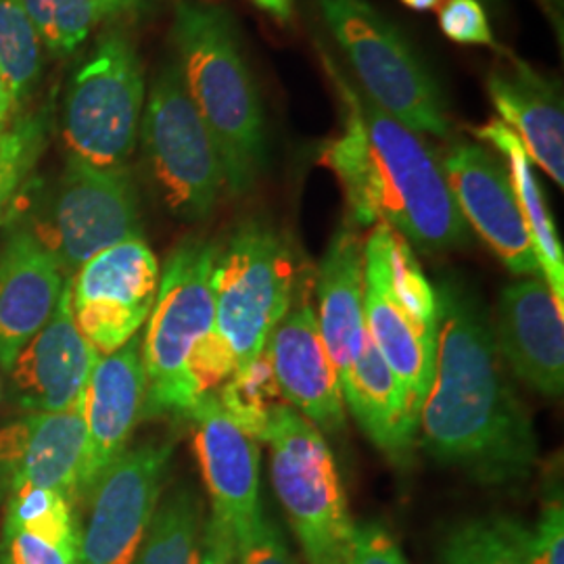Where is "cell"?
Returning a JSON list of instances; mask_svg holds the SVG:
<instances>
[{
	"mask_svg": "<svg viewBox=\"0 0 564 564\" xmlns=\"http://www.w3.org/2000/svg\"><path fill=\"white\" fill-rule=\"evenodd\" d=\"M172 458V442H147L102 470L84 498L80 564H132L162 500Z\"/></svg>",
	"mask_w": 564,
	"mask_h": 564,
	"instance_id": "obj_12",
	"label": "cell"
},
{
	"mask_svg": "<svg viewBox=\"0 0 564 564\" xmlns=\"http://www.w3.org/2000/svg\"><path fill=\"white\" fill-rule=\"evenodd\" d=\"M42 46L55 55L76 53L101 21L113 18L99 0H21Z\"/></svg>",
	"mask_w": 564,
	"mask_h": 564,
	"instance_id": "obj_30",
	"label": "cell"
},
{
	"mask_svg": "<svg viewBox=\"0 0 564 564\" xmlns=\"http://www.w3.org/2000/svg\"><path fill=\"white\" fill-rule=\"evenodd\" d=\"M0 247V368L9 372L21 347L53 316L65 276L39 239L9 216Z\"/></svg>",
	"mask_w": 564,
	"mask_h": 564,
	"instance_id": "obj_21",
	"label": "cell"
},
{
	"mask_svg": "<svg viewBox=\"0 0 564 564\" xmlns=\"http://www.w3.org/2000/svg\"><path fill=\"white\" fill-rule=\"evenodd\" d=\"M216 395L226 414L260 444L274 410L284 403L272 366L263 351L256 360L239 366Z\"/></svg>",
	"mask_w": 564,
	"mask_h": 564,
	"instance_id": "obj_29",
	"label": "cell"
},
{
	"mask_svg": "<svg viewBox=\"0 0 564 564\" xmlns=\"http://www.w3.org/2000/svg\"><path fill=\"white\" fill-rule=\"evenodd\" d=\"M351 564H408L402 547L381 523L358 524Z\"/></svg>",
	"mask_w": 564,
	"mask_h": 564,
	"instance_id": "obj_37",
	"label": "cell"
},
{
	"mask_svg": "<svg viewBox=\"0 0 564 564\" xmlns=\"http://www.w3.org/2000/svg\"><path fill=\"white\" fill-rule=\"evenodd\" d=\"M139 137L165 207L186 223L205 220L226 184L216 144L186 93L176 57L151 86Z\"/></svg>",
	"mask_w": 564,
	"mask_h": 564,
	"instance_id": "obj_11",
	"label": "cell"
},
{
	"mask_svg": "<svg viewBox=\"0 0 564 564\" xmlns=\"http://www.w3.org/2000/svg\"><path fill=\"white\" fill-rule=\"evenodd\" d=\"M216 242L186 239L165 260L142 339L144 416L188 419L197 405L186 379V364L193 349L216 328Z\"/></svg>",
	"mask_w": 564,
	"mask_h": 564,
	"instance_id": "obj_7",
	"label": "cell"
},
{
	"mask_svg": "<svg viewBox=\"0 0 564 564\" xmlns=\"http://www.w3.org/2000/svg\"><path fill=\"white\" fill-rule=\"evenodd\" d=\"M172 39L186 93L216 144L224 184L235 197L247 195L268 163V128L237 28L220 7L184 0Z\"/></svg>",
	"mask_w": 564,
	"mask_h": 564,
	"instance_id": "obj_3",
	"label": "cell"
},
{
	"mask_svg": "<svg viewBox=\"0 0 564 564\" xmlns=\"http://www.w3.org/2000/svg\"><path fill=\"white\" fill-rule=\"evenodd\" d=\"M312 291L314 281L303 286L289 312L272 328L263 354L284 403L295 408L321 433H339L345 429L341 383L321 337Z\"/></svg>",
	"mask_w": 564,
	"mask_h": 564,
	"instance_id": "obj_15",
	"label": "cell"
},
{
	"mask_svg": "<svg viewBox=\"0 0 564 564\" xmlns=\"http://www.w3.org/2000/svg\"><path fill=\"white\" fill-rule=\"evenodd\" d=\"M402 2L414 11H429V9H435L442 0H402Z\"/></svg>",
	"mask_w": 564,
	"mask_h": 564,
	"instance_id": "obj_42",
	"label": "cell"
},
{
	"mask_svg": "<svg viewBox=\"0 0 564 564\" xmlns=\"http://www.w3.org/2000/svg\"><path fill=\"white\" fill-rule=\"evenodd\" d=\"M445 181L463 214L506 268L523 279L542 276L505 163L484 144L456 141L442 158Z\"/></svg>",
	"mask_w": 564,
	"mask_h": 564,
	"instance_id": "obj_14",
	"label": "cell"
},
{
	"mask_svg": "<svg viewBox=\"0 0 564 564\" xmlns=\"http://www.w3.org/2000/svg\"><path fill=\"white\" fill-rule=\"evenodd\" d=\"M318 7L370 101L419 134H449L452 120L437 82L383 13L368 0H318Z\"/></svg>",
	"mask_w": 564,
	"mask_h": 564,
	"instance_id": "obj_8",
	"label": "cell"
},
{
	"mask_svg": "<svg viewBox=\"0 0 564 564\" xmlns=\"http://www.w3.org/2000/svg\"><path fill=\"white\" fill-rule=\"evenodd\" d=\"M433 286L437 345L416 437L433 460L463 468L479 484H524L540 442L506 375L484 302L456 279Z\"/></svg>",
	"mask_w": 564,
	"mask_h": 564,
	"instance_id": "obj_1",
	"label": "cell"
},
{
	"mask_svg": "<svg viewBox=\"0 0 564 564\" xmlns=\"http://www.w3.org/2000/svg\"><path fill=\"white\" fill-rule=\"evenodd\" d=\"M197 564H237V540L230 524L209 512L203 524L202 547Z\"/></svg>",
	"mask_w": 564,
	"mask_h": 564,
	"instance_id": "obj_38",
	"label": "cell"
},
{
	"mask_svg": "<svg viewBox=\"0 0 564 564\" xmlns=\"http://www.w3.org/2000/svg\"><path fill=\"white\" fill-rule=\"evenodd\" d=\"M13 111H15V107H13V101H11L9 88H7V84H4L2 76H0V141L7 134V130L11 128Z\"/></svg>",
	"mask_w": 564,
	"mask_h": 564,
	"instance_id": "obj_39",
	"label": "cell"
},
{
	"mask_svg": "<svg viewBox=\"0 0 564 564\" xmlns=\"http://www.w3.org/2000/svg\"><path fill=\"white\" fill-rule=\"evenodd\" d=\"M42 42L21 0H0V76L13 107L30 99L41 80Z\"/></svg>",
	"mask_w": 564,
	"mask_h": 564,
	"instance_id": "obj_28",
	"label": "cell"
},
{
	"mask_svg": "<svg viewBox=\"0 0 564 564\" xmlns=\"http://www.w3.org/2000/svg\"><path fill=\"white\" fill-rule=\"evenodd\" d=\"M144 101L137 44L121 30L102 34L65 95L61 134L69 158L123 167L139 141Z\"/></svg>",
	"mask_w": 564,
	"mask_h": 564,
	"instance_id": "obj_10",
	"label": "cell"
},
{
	"mask_svg": "<svg viewBox=\"0 0 564 564\" xmlns=\"http://www.w3.org/2000/svg\"><path fill=\"white\" fill-rule=\"evenodd\" d=\"M46 144V111L11 123L0 141V226L7 223L21 188L34 172Z\"/></svg>",
	"mask_w": 564,
	"mask_h": 564,
	"instance_id": "obj_32",
	"label": "cell"
},
{
	"mask_svg": "<svg viewBox=\"0 0 564 564\" xmlns=\"http://www.w3.org/2000/svg\"><path fill=\"white\" fill-rule=\"evenodd\" d=\"M318 328L328 358L341 377L356 358L364 335V241L354 226H341L326 247L318 276Z\"/></svg>",
	"mask_w": 564,
	"mask_h": 564,
	"instance_id": "obj_24",
	"label": "cell"
},
{
	"mask_svg": "<svg viewBox=\"0 0 564 564\" xmlns=\"http://www.w3.org/2000/svg\"><path fill=\"white\" fill-rule=\"evenodd\" d=\"M18 220L53 256L65 279L105 249L142 237L128 167H97L69 155L51 191Z\"/></svg>",
	"mask_w": 564,
	"mask_h": 564,
	"instance_id": "obj_9",
	"label": "cell"
},
{
	"mask_svg": "<svg viewBox=\"0 0 564 564\" xmlns=\"http://www.w3.org/2000/svg\"><path fill=\"white\" fill-rule=\"evenodd\" d=\"M205 510L188 485L162 496L132 564H197Z\"/></svg>",
	"mask_w": 564,
	"mask_h": 564,
	"instance_id": "obj_26",
	"label": "cell"
},
{
	"mask_svg": "<svg viewBox=\"0 0 564 564\" xmlns=\"http://www.w3.org/2000/svg\"><path fill=\"white\" fill-rule=\"evenodd\" d=\"M547 15L558 20V0H538Z\"/></svg>",
	"mask_w": 564,
	"mask_h": 564,
	"instance_id": "obj_43",
	"label": "cell"
},
{
	"mask_svg": "<svg viewBox=\"0 0 564 564\" xmlns=\"http://www.w3.org/2000/svg\"><path fill=\"white\" fill-rule=\"evenodd\" d=\"M442 32L458 44L496 46L491 25L479 0H445L440 11Z\"/></svg>",
	"mask_w": 564,
	"mask_h": 564,
	"instance_id": "obj_35",
	"label": "cell"
},
{
	"mask_svg": "<svg viewBox=\"0 0 564 564\" xmlns=\"http://www.w3.org/2000/svg\"><path fill=\"white\" fill-rule=\"evenodd\" d=\"M4 524L30 531L57 544L80 545L76 505L53 489L21 487L9 494Z\"/></svg>",
	"mask_w": 564,
	"mask_h": 564,
	"instance_id": "obj_31",
	"label": "cell"
},
{
	"mask_svg": "<svg viewBox=\"0 0 564 564\" xmlns=\"http://www.w3.org/2000/svg\"><path fill=\"white\" fill-rule=\"evenodd\" d=\"M487 90L500 121L521 139L529 160L563 186L564 111L556 82L524 61L510 59L489 74Z\"/></svg>",
	"mask_w": 564,
	"mask_h": 564,
	"instance_id": "obj_22",
	"label": "cell"
},
{
	"mask_svg": "<svg viewBox=\"0 0 564 564\" xmlns=\"http://www.w3.org/2000/svg\"><path fill=\"white\" fill-rule=\"evenodd\" d=\"M494 339L510 370L533 391L564 389V305L542 276L508 284L496 305Z\"/></svg>",
	"mask_w": 564,
	"mask_h": 564,
	"instance_id": "obj_17",
	"label": "cell"
},
{
	"mask_svg": "<svg viewBox=\"0 0 564 564\" xmlns=\"http://www.w3.org/2000/svg\"><path fill=\"white\" fill-rule=\"evenodd\" d=\"M251 2L262 7L263 11H268L276 20H291L293 15V0H251Z\"/></svg>",
	"mask_w": 564,
	"mask_h": 564,
	"instance_id": "obj_40",
	"label": "cell"
},
{
	"mask_svg": "<svg viewBox=\"0 0 564 564\" xmlns=\"http://www.w3.org/2000/svg\"><path fill=\"white\" fill-rule=\"evenodd\" d=\"M314 281L297 247L272 224L247 220L218 245L214 265L216 330L237 368L262 356L272 328Z\"/></svg>",
	"mask_w": 564,
	"mask_h": 564,
	"instance_id": "obj_4",
	"label": "cell"
},
{
	"mask_svg": "<svg viewBox=\"0 0 564 564\" xmlns=\"http://www.w3.org/2000/svg\"><path fill=\"white\" fill-rule=\"evenodd\" d=\"M147 377L142 366V339L134 335L118 351L101 356L84 391L86 463L80 500L102 470L128 449V442L144 416Z\"/></svg>",
	"mask_w": 564,
	"mask_h": 564,
	"instance_id": "obj_20",
	"label": "cell"
},
{
	"mask_svg": "<svg viewBox=\"0 0 564 564\" xmlns=\"http://www.w3.org/2000/svg\"><path fill=\"white\" fill-rule=\"evenodd\" d=\"M270 479L307 564H351L356 531L333 449L314 424L281 403L265 429Z\"/></svg>",
	"mask_w": 564,
	"mask_h": 564,
	"instance_id": "obj_6",
	"label": "cell"
},
{
	"mask_svg": "<svg viewBox=\"0 0 564 564\" xmlns=\"http://www.w3.org/2000/svg\"><path fill=\"white\" fill-rule=\"evenodd\" d=\"M162 268L142 237L118 242L67 279L72 312L99 356L118 351L149 321Z\"/></svg>",
	"mask_w": 564,
	"mask_h": 564,
	"instance_id": "obj_13",
	"label": "cell"
},
{
	"mask_svg": "<svg viewBox=\"0 0 564 564\" xmlns=\"http://www.w3.org/2000/svg\"><path fill=\"white\" fill-rule=\"evenodd\" d=\"M475 137L491 142L508 163V178L514 197L521 207L529 237L535 249V258L542 268V279L552 289L554 297L564 305V249L554 218L545 202L544 188L535 176L533 162L529 160L521 139L506 126L494 120L475 130Z\"/></svg>",
	"mask_w": 564,
	"mask_h": 564,
	"instance_id": "obj_25",
	"label": "cell"
},
{
	"mask_svg": "<svg viewBox=\"0 0 564 564\" xmlns=\"http://www.w3.org/2000/svg\"><path fill=\"white\" fill-rule=\"evenodd\" d=\"M343 403L372 444L395 460L412 456L419 431V408L408 387L384 362L368 328L356 358L339 377Z\"/></svg>",
	"mask_w": 564,
	"mask_h": 564,
	"instance_id": "obj_23",
	"label": "cell"
},
{
	"mask_svg": "<svg viewBox=\"0 0 564 564\" xmlns=\"http://www.w3.org/2000/svg\"><path fill=\"white\" fill-rule=\"evenodd\" d=\"M80 545L57 544L30 531L4 524L0 564H80Z\"/></svg>",
	"mask_w": 564,
	"mask_h": 564,
	"instance_id": "obj_33",
	"label": "cell"
},
{
	"mask_svg": "<svg viewBox=\"0 0 564 564\" xmlns=\"http://www.w3.org/2000/svg\"><path fill=\"white\" fill-rule=\"evenodd\" d=\"M102 7H107L111 11L113 18L130 13V11H139L149 0H99Z\"/></svg>",
	"mask_w": 564,
	"mask_h": 564,
	"instance_id": "obj_41",
	"label": "cell"
},
{
	"mask_svg": "<svg viewBox=\"0 0 564 564\" xmlns=\"http://www.w3.org/2000/svg\"><path fill=\"white\" fill-rule=\"evenodd\" d=\"M237 564H297L281 527L262 512L237 542Z\"/></svg>",
	"mask_w": 564,
	"mask_h": 564,
	"instance_id": "obj_36",
	"label": "cell"
},
{
	"mask_svg": "<svg viewBox=\"0 0 564 564\" xmlns=\"http://www.w3.org/2000/svg\"><path fill=\"white\" fill-rule=\"evenodd\" d=\"M328 69L343 102V126L324 142L321 162L341 184L351 223L384 224L423 253L468 241V224L433 147L381 111L330 61Z\"/></svg>",
	"mask_w": 564,
	"mask_h": 564,
	"instance_id": "obj_2",
	"label": "cell"
},
{
	"mask_svg": "<svg viewBox=\"0 0 564 564\" xmlns=\"http://www.w3.org/2000/svg\"><path fill=\"white\" fill-rule=\"evenodd\" d=\"M442 564H527V527L508 517L456 524L445 538Z\"/></svg>",
	"mask_w": 564,
	"mask_h": 564,
	"instance_id": "obj_27",
	"label": "cell"
},
{
	"mask_svg": "<svg viewBox=\"0 0 564 564\" xmlns=\"http://www.w3.org/2000/svg\"><path fill=\"white\" fill-rule=\"evenodd\" d=\"M364 323L421 414L435 364L437 295L412 245L384 224L364 241Z\"/></svg>",
	"mask_w": 564,
	"mask_h": 564,
	"instance_id": "obj_5",
	"label": "cell"
},
{
	"mask_svg": "<svg viewBox=\"0 0 564 564\" xmlns=\"http://www.w3.org/2000/svg\"><path fill=\"white\" fill-rule=\"evenodd\" d=\"M188 419L195 424V452L212 498V512L230 524L239 542L263 512L260 442L226 414L216 393L202 398Z\"/></svg>",
	"mask_w": 564,
	"mask_h": 564,
	"instance_id": "obj_19",
	"label": "cell"
},
{
	"mask_svg": "<svg viewBox=\"0 0 564 564\" xmlns=\"http://www.w3.org/2000/svg\"><path fill=\"white\" fill-rule=\"evenodd\" d=\"M527 564H564V506L554 491L533 529H527Z\"/></svg>",
	"mask_w": 564,
	"mask_h": 564,
	"instance_id": "obj_34",
	"label": "cell"
},
{
	"mask_svg": "<svg viewBox=\"0 0 564 564\" xmlns=\"http://www.w3.org/2000/svg\"><path fill=\"white\" fill-rule=\"evenodd\" d=\"M84 395L61 412H30L0 431V502L21 487L53 489L80 502L86 463Z\"/></svg>",
	"mask_w": 564,
	"mask_h": 564,
	"instance_id": "obj_16",
	"label": "cell"
},
{
	"mask_svg": "<svg viewBox=\"0 0 564 564\" xmlns=\"http://www.w3.org/2000/svg\"><path fill=\"white\" fill-rule=\"evenodd\" d=\"M99 358L76 324L65 281L53 316L9 368L13 400L28 414L61 412L84 395Z\"/></svg>",
	"mask_w": 564,
	"mask_h": 564,
	"instance_id": "obj_18",
	"label": "cell"
}]
</instances>
